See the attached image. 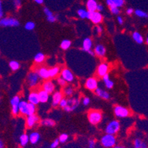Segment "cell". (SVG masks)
I'll use <instances>...</instances> for the list:
<instances>
[{"mask_svg": "<svg viewBox=\"0 0 148 148\" xmlns=\"http://www.w3.org/2000/svg\"><path fill=\"white\" fill-rule=\"evenodd\" d=\"M100 143L101 145L105 148H114L116 144V138L115 135L106 134L101 138Z\"/></svg>", "mask_w": 148, "mask_h": 148, "instance_id": "obj_1", "label": "cell"}, {"mask_svg": "<svg viewBox=\"0 0 148 148\" xmlns=\"http://www.w3.org/2000/svg\"><path fill=\"white\" fill-rule=\"evenodd\" d=\"M120 129V123L117 120H113L109 122L105 129V132L107 134L115 135L119 132Z\"/></svg>", "mask_w": 148, "mask_h": 148, "instance_id": "obj_2", "label": "cell"}, {"mask_svg": "<svg viewBox=\"0 0 148 148\" xmlns=\"http://www.w3.org/2000/svg\"><path fill=\"white\" fill-rule=\"evenodd\" d=\"M103 115L100 111L97 110H91L88 114V121L91 125H97L102 120Z\"/></svg>", "mask_w": 148, "mask_h": 148, "instance_id": "obj_3", "label": "cell"}, {"mask_svg": "<svg viewBox=\"0 0 148 148\" xmlns=\"http://www.w3.org/2000/svg\"><path fill=\"white\" fill-rule=\"evenodd\" d=\"M19 25V21L14 18H2L0 20L2 27H18Z\"/></svg>", "mask_w": 148, "mask_h": 148, "instance_id": "obj_4", "label": "cell"}, {"mask_svg": "<svg viewBox=\"0 0 148 148\" xmlns=\"http://www.w3.org/2000/svg\"><path fill=\"white\" fill-rule=\"evenodd\" d=\"M129 114H130V112H129L128 109L123 107V106H116L114 107V114H115L117 117H127V116H129Z\"/></svg>", "mask_w": 148, "mask_h": 148, "instance_id": "obj_5", "label": "cell"}, {"mask_svg": "<svg viewBox=\"0 0 148 148\" xmlns=\"http://www.w3.org/2000/svg\"><path fill=\"white\" fill-rule=\"evenodd\" d=\"M39 75L37 72H32L27 75V82L30 87H35L39 80Z\"/></svg>", "mask_w": 148, "mask_h": 148, "instance_id": "obj_6", "label": "cell"}, {"mask_svg": "<svg viewBox=\"0 0 148 148\" xmlns=\"http://www.w3.org/2000/svg\"><path fill=\"white\" fill-rule=\"evenodd\" d=\"M20 98L18 96H15L10 100V104L12 106V114L13 115L16 116L19 112V104H20Z\"/></svg>", "mask_w": 148, "mask_h": 148, "instance_id": "obj_7", "label": "cell"}, {"mask_svg": "<svg viewBox=\"0 0 148 148\" xmlns=\"http://www.w3.org/2000/svg\"><path fill=\"white\" fill-rule=\"evenodd\" d=\"M88 19L91 20L95 25H99L103 21V15L101 14L100 12L98 11L90 12Z\"/></svg>", "mask_w": 148, "mask_h": 148, "instance_id": "obj_8", "label": "cell"}, {"mask_svg": "<svg viewBox=\"0 0 148 148\" xmlns=\"http://www.w3.org/2000/svg\"><path fill=\"white\" fill-rule=\"evenodd\" d=\"M86 88H88L90 91H95L98 88V82L95 77H89L87 79L85 83Z\"/></svg>", "mask_w": 148, "mask_h": 148, "instance_id": "obj_9", "label": "cell"}, {"mask_svg": "<svg viewBox=\"0 0 148 148\" xmlns=\"http://www.w3.org/2000/svg\"><path fill=\"white\" fill-rule=\"evenodd\" d=\"M60 75H61V77H63L67 83H71L75 79L73 73L69 69H64L62 70Z\"/></svg>", "mask_w": 148, "mask_h": 148, "instance_id": "obj_10", "label": "cell"}, {"mask_svg": "<svg viewBox=\"0 0 148 148\" xmlns=\"http://www.w3.org/2000/svg\"><path fill=\"white\" fill-rule=\"evenodd\" d=\"M108 65L106 63H102L101 64H99V66L97 68V75L99 77H103L105 75H108Z\"/></svg>", "mask_w": 148, "mask_h": 148, "instance_id": "obj_11", "label": "cell"}, {"mask_svg": "<svg viewBox=\"0 0 148 148\" xmlns=\"http://www.w3.org/2000/svg\"><path fill=\"white\" fill-rule=\"evenodd\" d=\"M39 121V118L38 117V116L36 114H33V115L28 116L27 118V126L28 127H33L36 125V124Z\"/></svg>", "mask_w": 148, "mask_h": 148, "instance_id": "obj_12", "label": "cell"}, {"mask_svg": "<svg viewBox=\"0 0 148 148\" xmlns=\"http://www.w3.org/2000/svg\"><path fill=\"white\" fill-rule=\"evenodd\" d=\"M28 101H29V103L36 105V106L38 104L40 103L38 93L35 92V91L31 92L29 95V96H28Z\"/></svg>", "mask_w": 148, "mask_h": 148, "instance_id": "obj_13", "label": "cell"}, {"mask_svg": "<svg viewBox=\"0 0 148 148\" xmlns=\"http://www.w3.org/2000/svg\"><path fill=\"white\" fill-rule=\"evenodd\" d=\"M63 99V95H62L60 91H56L52 95V106L54 107L57 106L58 105L60 104V101Z\"/></svg>", "mask_w": 148, "mask_h": 148, "instance_id": "obj_14", "label": "cell"}, {"mask_svg": "<svg viewBox=\"0 0 148 148\" xmlns=\"http://www.w3.org/2000/svg\"><path fill=\"white\" fill-rule=\"evenodd\" d=\"M95 55L97 56L98 57L103 58L106 56V49L104 46L102 45V44H98L95 47Z\"/></svg>", "mask_w": 148, "mask_h": 148, "instance_id": "obj_15", "label": "cell"}, {"mask_svg": "<svg viewBox=\"0 0 148 148\" xmlns=\"http://www.w3.org/2000/svg\"><path fill=\"white\" fill-rule=\"evenodd\" d=\"M80 104V101L77 98H70L68 99V106L71 109V111H75V109H77V108L79 106Z\"/></svg>", "mask_w": 148, "mask_h": 148, "instance_id": "obj_16", "label": "cell"}, {"mask_svg": "<svg viewBox=\"0 0 148 148\" xmlns=\"http://www.w3.org/2000/svg\"><path fill=\"white\" fill-rule=\"evenodd\" d=\"M43 90H44L45 91L48 93V94H52V92L55 90V85L52 83V81H46L45 83H44L42 86Z\"/></svg>", "mask_w": 148, "mask_h": 148, "instance_id": "obj_17", "label": "cell"}, {"mask_svg": "<svg viewBox=\"0 0 148 148\" xmlns=\"http://www.w3.org/2000/svg\"><path fill=\"white\" fill-rule=\"evenodd\" d=\"M106 3L110 8L111 7H116V8H121L124 5L125 1L124 0H106Z\"/></svg>", "mask_w": 148, "mask_h": 148, "instance_id": "obj_18", "label": "cell"}, {"mask_svg": "<svg viewBox=\"0 0 148 148\" xmlns=\"http://www.w3.org/2000/svg\"><path fill=\"white\" fill-rule=\"evenodd\" d=\"M29 142L32 145H36L38 142H39L40 138H41V136L40 134H38V132H32L29 135Z\"/></svg>", "mask_w": 148, "mask_h": 148, "instance_id": "obj_19", "label": "cell"}, {"mask_svg": "<svg viewBox=\"0 0 148 148\" xmlns=\"http://www.w3.org/2000/svg\"><path fill=\"white\" fill-rule=\"evenodd\" d=\"M97 2L96 0H88L87 1V9H88V11L89 12H95L97 11Z\"/></svg>", "mask_w": 148, "mask_h": 148, "instance_id": "obj_20", "label": "cell"}, {"mask_svg": "<svg viewBox=\"0 0 148 148\" xmlns=\"http://www.w3.org/2000/svg\"><path fill=\"white\" fill-rule=\"evenodd\" d=\"M36 72H38V74L39 75L40 77L43 79H48L50 77V75H49V70H48L47 68H40L39 69L37 70Z\"/></svg>", "mask_w": 148, "mask_h": 148, "instance_id": "obj_21", "label": "cell"}, {"mask_svg": "<svg viewBox=\"0 0 148 148\" xmlns=\"http://www.w3.org/2000/svg\"><path fill=\"white\" fill-rule=\"evenodd\" d=\"M95 94H96L98 97L102 98V99H108L109 98H110V95H109L108 93L100 88H97L95 90Z\"/></svg>", "mask_w": 148, "mask_h": 148, "instance_id": "obj_22", "label": "cell"}, {"mask_svg": "<svg viewBox=\"0 0 148 148\" xmlns=\"http://www.w3.org/2000/svg\"><path fill=\"white\" fill-rule=\"evenodd\" d=\"M92 47V41L89 38H86L83 42V50L88 52Z\"/></svg>", "mask_w": 148, "mask_h": 148, "instance_id": "obj_23", "label": "cell"}, {"mask_svg": "<svg viewBox=\"0 0 148 148\" xmlns=\"http://www.w3.org/2000/svg\"><path fill=\"white\" fill-rule=\"evenodd\" d=\"M49 95L47 91L44 90H41L38 91V96H39L40 103H47L49 100Z\"/></svg>", "mask_w": 148, "mask_h": 148, "instance_id": "obj_24", "label": "cell"}, {"mask_svg": "<svg viewBox=\"0 0 148 148\" xmlns=\"http://www.w3.org/2000/svg\"><path fill=\"white\" fill-rule=\"evenodd\" d=\"M133 148H148L147 145L142 139L139 138H136L134 142V147Z\"/></svg>", "mask_w": 148, "mask_h": 148, "instance_id": "obj_25", "label": "cell"}, {"mask_svg": "<svg viewBox=\"0 0 148 148\" xmlns=\"http://www.w3.org/2000/svg\"><path fill=\"white\" fill-rule=\"evenodd\" d=\"M28 105L29 103L26 101H21L19 104V112L24 115H27Z\"/></svg>", "mask_w": 148, "mask_h": 148, "instance_id": "obj_26", "label": "cell"}, {"mask_svg": "<svg viewBox=\"0 0 148 148\" xmlns=\"http://www.w3.org/2000/svg\"><path fill=\"white\" fill-rule=\"evenodd\" d=\"M29 142V136L26 134H24L20 136L19 137V143L22 147H25L27 146V145Z\"/></svg>", "mask_w": 148, "mask_h": 148, "instance_id": "obj_27", "label": "cell"}, {"mask_svg": "<svg viewBox=\"0 0 148 148\" xmlns=\"http://www.w3.org/2000/svg\"><path fill=\"white\" fill-rule=\"evenodd\" d=\"M103 80L105 85H106V88H108V89H111V88H113V86H114V82L110 79V77H109L108 75H105L103 77Z\"/></svg>", "mask_w": 148, "mask_h": 148, "instance_id": "obj_28", "label": "cell"}, {"mask_svg": "<svg viewBox=\"0 0 148 148\" xmlns=\"http://www.w3.org/2000/svg\"><path fill=\"white\" fill-rule=\"evenodd\" d=\"M133 38H134V41L137 43V44H142V43L144 42V38L142 37V36L138 32H134L133 33Z\"/></svg>", "mask_w": 148, "mask_h": 148, "instance_id": "obj_29", "label": "cell"}, {"mask_svg": "<svg viewBox=\"0 0 148 148\" xmlns=\"http://www.w3.org/2000/svg\"><path fill=\"white\" fill-rule=\"evenodd\" d=\"M44 60H45V56L42 52H38V53L36 54L34 57L35 62L37 63V64H41L42 62L44 61Z\"/></svg>", "mask_w": 148, "mask_h": 148, "instance_id": "obj_30", "label": "cell"}, {"mask_svg": "<svg viewBox=\"0 0 148 148\" xmlns=\"http://www.w3.org/2000/svg\"><path fill=\"white\" fill-rule=\"evenodd\" d=\"M77 14L81 18H89L90 12L84 10V9H79L77 10Z\"/></svg>", "mask_w": 148, "mask_h": 148, "instance_id": "obj_31", "label": "cell"}, {"mask_svg": "<svg viewBox=\"0 0 148 148\" xmlns=\"http://www.w3.org/2000/svg\"><path fill=\"white\" fill-rule=\"evenodd\" d=\"M41 124L44 126H47V127H53L56 125V122L52 119H43L41 122Z\"/></svg>", "mask_w": 148, "mask_h": 148, "instance_id": "obj_32", "label": "cell"}, {"mask_svg": "<svg viewBox=\"0 0 148 148\" xmlns=\"http://www.w3.org/2000/svg\"><path fill=\"white\" fill-rule=\"evenodd\" d=\"M9 66L11 69L12 71H17L19 69L20 64L16 60H11L9 63Z\"/></svg>", "mask_w": 148, "mask_h": 148, "instance_id": "obj_33", "label": "cell"}, {"mask_svg": "<svg viewBox=\"0 0 148 148\" xmlns=\"http://www.w3.org/2000/svg\"><path fill=\"white\" fill-rule=\"evenodd\" d=\"M135 14L138 17L143 18H148V13L146 12L143 11L142 10H139V9H136L135 10Z\"/></svg>", "mask_w": 148, "mask_h": 148, "instance_id": "obj_34", "label": "cell"}, {"mask_svg": "<svg viewBox=\"0 0 148 148\" xmlns=\"http://www.w3.org/2000/svg\"><path fill=\"white\" fill-rule=\"evenodd\" d=\"M59 72H60V68L58 66L50 69H49V75H50V77H55L57 76L59 74Z\"/></svg>", "mask_w": 148, "mask_h": 148, "instance_id": "obj_35", "label": "cell"}, {"mask_svg": "<svg viewBox=\"0 0 148 148\" xmlns=\"http://www.w3.org/2000/svg\"><path fill=\"white\" fill-rule=\"evenodd\" d=\"M70 47H71V41L69 40H64V41H62L61 44H60V47L64 49V50H66Z\"/></svg>", "mask_w": 148, "mask_h": 148, "instance_id": "obj_36", "label": "cell"}, {"mask_svg": "<svg viewBox=\"0 0 148 148\" xmlns=\"http://www.w3.org/2000/svg\"><path fill=\"white\" fill-rule=\"evenodd\" d=\"M36 110V105L32 104V103H29V105H28L27 116H30V115H33V114H35Z\"/></svg>", "mask_w": 148, "mask_h": 148, "instance_id": "obj_37", "label": "cell"}, {"mask_svg": "<svg viewBox=\"0 0 148 148\" xmlns=\"http://www.w3.org/2000/svg\"><path fill=\"white\" fill-rule=\"evenodd\" d=\"M35 27H36V25H35L34 22H33V21H28V22L26 23L25 27L27 30H33V29H34Z\"/></svg>", "mask_w": 148, "mask_h": 148, "instance_id": "obj_38", "label": "cell"}, {"mask_svg": "<svg viewBox=\"0 0 148 148\" xmlns=\"http://www.w3.org/2000/svg\"><path fill=\"white\" fill-rule=\"evenodd\" d=\"M68 138H69V136L67 135L66 134H62L60 135L58 139H59V141H60V143L64 144V143H65V142H67Z\"/></svg>", "mask_w": 148, "mask_h": 148, "instance_id": "obj_39", "label": "cell"}, {"mask_svg": "<svg viewBox=\"0 0 148 148\" xmlns=\"http://www.w3.org/2000/svg\"><path fill=\"white\" fill-rule=\"evenodd\" d=\"M74 92V90L73 88H72V87H66V88L64 89V94H65L66 96H71V95H72V94H73Z\"/></svg>", "mask_w": 148, "mask_h": 148, "instance_id": "obj_40", "label": "cell"}, {"mask_svg": "<svg viewBox=\"0 0 148 148\" xmlns=\"http://www.w3.org/2000/svg\"><path fill=\"white\" fill-rule=\"evenodd\" d=\"M44 13H45L46 16H47V18H49V17H52L54 16L52 12L51 11L49 8H44Z\"/></svg>", "mask_w": 148, "mask_h": 148, "instance_id": "obj_41", "label": "cell"}, {"mask_svg": "<svg viewBox=\"0 0 148 148\" xmlns=\"http://www.w3.org/2000/svg\"><path fill=\"white\" fill-rule=\"evenodd\" d=\"M59 143H60V141H59L58 138H56L53 141V142L51 143L50 146H49V148H57L58 147Z\"/></svg>", "mask_w": 148, "mask_h": 148, "instance_id": "obj_42", "label": "cell"}, {"mask_svg": "<svg viewBox=\"0 0 148 148\" xmlns=\"http://www.w3.org/2000/svg\"><path fill=\"white\" fill-rule=\"evenodd\" d=\"M13 5H14L15 8L18 10L21 8V0H13Z\"/></svg>", "mask_w": 148, "mask_h": 148, "instance_id": "obj_43", "label": "cell"}, {"mask_svg": "<svg viewBox=\"0 0 148 148\" xmlns=\"http://www.w3.org/2000/svg\"><path fill=\"white\" fill-rule=\"evenodd\" d=\"M110 9H111V13L114 15H118L119 14V13H120V10H119V8H116V7H111V8H110Z\"/></svg>", "mask_w": 148, "mask_h": 148, "instance_id": "obj_44", "label": "cell"}, {"mask_svg": "<svg viewBox=\"0 0 148 148\" xmlns=\"http://www.w3.org/2000/svg\"><path fill=\"white\" fill-rule=\"evenodd\" d=\"M59 106L61 108H64L65 107H66V106H68V99H64V98H63V99H61V101H60Z\"/></svg>", "mask_w": 148, "mask_h": 148, "instance_id": "obj_45", "label": "cell"}, {"mask_svg": "<svg viewBox=\"0 0 148 148\" xmlns=\"http://www.w3.org/2000/svg\"><path fill=\"white\" fill-rule=\"evenodd\" d=\"M96 142L94 139L88 140V148H96Z\"/></svg>", "mask_w": 148, "mask_h": 148, "instance_id": "obj_46", "label": "cell"}, {"mask_svg": "<svg viewBox=\"0 0 148 148\" xmlns=\"http://www.w3.org/2000/svg\"><path fill=\"white\" fill-rule=\"evenodd\" d=\"M58 84L60 85V86H65L67 82L63 77H59L58 79Z\"/></svg>", "mask_w": 148, "mask_h": 148, "instance_id": "obj_47", "label": "cell"}, {"mask_svg": "<svg viewBox=\"0 0 148 148\" xmlns=\"http://www.w3.org/2000/svg\"><path fill=\"white\" fill-rule=\"evenodd\" d=\"M90 103V99L88 97H84L83 99V104L85 106H88Z\"/></svg>", "mask_w": 148, "mask_h": 148, "instance_id": "obj_48", "label": "cell"}, {"mask_svg": "<svg viewBox=\"0 0 148 148\" xmlns=\"http://www.w3.org/2000/svg\"><path fill=\"white\" fill-rule=\"evenodd\" d=\"M58 18V16H53L52 17H49V18H47V21L50 23H53L56 21V19Z\"/></svg>", "mask_w": 148, "mask_h": 148, "instance_id": "obj_49", "label": "cell"}, {"mask_svg": "<svg viewBox=\"0 0 148 148\" xmlns=\"http://www.w3.org/2000/svg\"><path fill=\"white\" fill-rule=\"evenodd\" d=\"M95 30L96 31L97 33L99 34V33H101L102 32H103V28H102V27L100 26H97L95 28Z\"/></svg>", "mask_w": 148, "mask_h": 148, "instance_id": "obj_50", "label": "cell"}, {"mask_svg": "<svg viewBox=\"0 0 148 148\" xmlns=\"http://www.w3.org/2000/svg\"><path fill=\"white\" fill-rule=\"evenodd\" d=\"M0 17L2 18L3 17V8H2V2H0Z\"/></svg>", "mask_w": 148, "mask_h": 148, "instance_id": "obj_51", "label": "cell"}, {"mask_svg": "<svg viewBox=\"0 0 148 148\" xmlns=\"http://www.w3.org/2000/svg\"><path fill=\"white\" fill-rule=\"evenodd\" d=\"M103 8H103V5H99V4H98V5H97V11H98V12L103 11Z\"/></svg>", "mask_w": 148, "mask_h": 148, "instance_id": "obj_52", "label": "cell"}, {"mask_svg": "<svg viewBox=\"0 0 148 148\" xmlns=\"http://www.w3.org/2000/svg\"><path fill=\"white\" fill-rule=\"evenodd\" d=\"M134 10L133 8H128L127 10V11H126V13H127V14H128V15H131V14H133V13H134Z\"/></svg>", "mask_w": 148, "mask_h": 148, "instance_id": "obj_53", "label": "cell"}, {"mask_svg": "<svg viewBox=\"0 0 148 148\" xmlns=\"http://www.w3.org/2000/svg\"><path fill=\"white\" fill-rule=\"evenodd\" d=\"M117 21H118V23H119V25H123V18H122V17L118 16Z\"/></svg>", "mask_w": 148, "mask_h": 148, "instance_id": "obj_54", "label": "cell"}, {"mask_svg": "<svg viewBox=\"0 0 148 148\" xmlns=\"http://www.w3.org/2000/svg\"><path fill=\"white\" fill-rule=\"evenodd\" d=\"M88 53L89 54V55H91V56H95V51H92L91 49V50H89L88 52Z\"/></svg>", "mask_w": 148, "mask_h": 148, "instance_id": "obj_55", "label": "cell"}, {"mask_svg": "<svg viewBox=\"0 0 148 148\" xmlns=\"http://www.w3.org/2000/svg\"><path fill=\"white\" fill-rule=\"evenodd\" d=\"M34 1L36 2V3L39 4V5L44 3V0H34Z\"/></svg>", "mask_w": 148, "mask_h": 148, "instance_id": "obj_56", "label": "cell"}, {"mask_svg": "<svg viewBox=\"0 0 148 148\" xmlns=\"http://www.w3.org/2000/svg\"><path fill=\"white\" fill-rule=\"evenodd\" d=\"M4 147H5V144H4L3 141L0 140V148H4Z\"/></svg>", "mask_w": 148, "mask_h": 148, "instance_id": "obj_57", "label": "cell"}, {"mask_svg": "<svg viewBox=\"0 0 148 148\" xmlns=\"http://www.w3.org/2000/svg\"><path fill=\"white\" fill-rule=\"evenodd\" d=\"M114 148H127L125 146H121V145H116Z\"/></svg>", "mask_w": 148, "mask_h": 148, "instance_id": "obj_58", "label": "cell"}, {"mask_svg": "<svg viewBox=\"0 0 148 148\" xmlns=\"http://www.w3.org/2000/svg\"><path fill=\"white\" fill-rule=\"evenodd\" d=\"M146 41H147V44H148V38H147V40H146Z\"/></svg>", "mask_w": 148, "mask_h": 148, "instance_id": "obj_59", "label": "cell"}]
</instances>
